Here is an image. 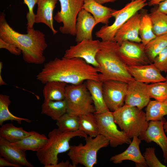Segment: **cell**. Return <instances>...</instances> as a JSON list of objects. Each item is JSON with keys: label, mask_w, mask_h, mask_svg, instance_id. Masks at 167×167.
<instances>
[{"label": "cell", "mask_w": 167, "mask_h": 167, "mask_svg": "<svg viewBox=\"0 0 167 167\" xmlns=\"http://www.w3.org/2000/svg\"><path fill=\"white\" fill-rule=\"evenodd\" d=\"M43 84L58 81L78 84L88 79L99 81L96 68L79 58H55L45 63L36 77Z\"/></svg>", "instance_id": "obj_1"}, {"label": "cell", "mask_w": 167, "mask_h": 167, "mask_svg": "<svg viewBox=\"0 0 167 167\" xmlns=\"http://www.w3.org/2000/svg\"><path fill=\"white\" fill-rule=\"evenodd\" d=\"M4 12L0 14V38L13 45L22 51L24 61L28 63L41 64L46 58L44 51L47 47L45 34L34 28L27 34L15 30L7 23Z\"/></svg>", "instance_id": "obj_2"}, {"label": "cell", "mask_w": 167, "mask_h": 167, "mask_svg": "<svg viewBox=\"0 0 167 167\" xmlns=\"http://www.w3.org/2000/svg\"><path fill=\"white\" fill-rule=\"evenodd\" d=\"M117 45L113 41H101V48L96 57L99 65L96 68L99 73V81L114 80L128 83L135 80L117 54Z\"/></svg>", "instance_id": "obj_3"}, {"label": "cell", "mask_w": 167, "mask_h": 167, "mask_svg": "<svg viewBox=\"0 0 167 167\" xmlns=\"http://www.w3.org/2000/svg\"><path fill=\"white\" fill-rule=\"evenodd\" d=\"M47 143L42 148L36 152V156L40 163L44 167L58 163V155L69 151L71 139L76 136L85 138L87 135L79 130L71 132H63L55 128L48 134Z\"/></svg>", "instance_id": "obj_4"}, {"label": "cell", "mask_w": 167, "mask_h": 167, "mask_svg": "<svg viewBox=\"0 0 167 167\" xmlns=\"http://www.w3.org/2000/svg\"><path fill=\"white\" fill-rule=\"evenodd\" d=\"M113 112L116 124L131 139L142 135L148 126L145 113L136 107L124 105Z\"/></svg>", "instance_id": "obj_5"}, {"label": "cell", "mask_w": 167, "mask_h": 167, "mask_svg": "<svg viewBox=\"0 0 167 167\" xmlns=\"http://www.w3.org/2000/svg\"><path fill=\"white\" fill-rule=\"evenodd\" d=\"M86 143L77 145H71L67 154L73 167L79 164L85 167H92L97 164V155L99 150L107 147L109 140L100 134L92 138H85Z\"/></svg>", "instance_id": "obj_6"}, {"label": "cell", "mask_w": 167, "mask_h": 167, "mask_svg": "<svg viewBox=\"0 0 167 167\" xmlns=\"http://www.w3.org/2000/svg\"><path fill=\"white\" fill-rule=\"evenodd\" d=\"M64 100L67 113L79 116L95 112L91 95L85 82L67 85Z\"/></svg>", "instance_id": "obj_7"}, {"label": "cell", "mask_w": 167, "mask_h": 167, "mask_svg": "<svg viewBox=\"0 0 167 167\" xmlns=\"http://www.w3.org/2000/svg\"><path fill=\"white\" fill-rule=\"evenodd\" d=\"M146 0H135L127 4L122 8L117 10L113 9L112 17L115 18L111 25H105L95 33L97 37L104 41H113L118 29L130 18L148 5Z\"/></svg>", "instance_id": "obj_8"}, {"label": "cell", "mask_w": 167, "mask_h": 167, "mask_svg": "<svg viewBox=\"0 0 167 167\" xmlns=\"http://www.w3.org/2000/svg\"><path fill=\"white\" fill-rule=\"evenodd\" d=\"M61 10L54 17L58 23H62L59 31L64 34L74 36L76 33L77 18L80 11L83 8L84 0H58Z\"/></svg>", "instance_id": "obj_9"}, {"label": "cell", "mask_w": 167, "mask_h": 167, "mask_svg": "<svg viewBox=\"0 0 167 167\" xmlns=\"http://www.w3.org/2000/svg\"><path fill=\"white\" fill-rule=\"evenodd\" d=\"M94 114L97 121L99 134L109 140L111 147L115 148L131 143V139L123 131L118 129L112 112L109 111Z\"/></svg>", "instance_id": "obj_10"}, {"label": "cell", "mask_w": 167, "mask_h": 167, "mask_svg": "<svg viewBox=\"0 0 167 167\" xmlns=\"http://www.w3.org/2000/svg\"><path fill=\"white\" fill-rule=\"evenodd\" d=\"M145 46L141 43L124 41L117 43L116 51L127 66H134L152 63L145 51Z\"/></svg>", "instance_id": "obj_11"}, {"label": "cell", "mask_w": 167, "mask_h": 167, "mask_svg": "<svg viewBox=\"0 0 167 167\" xmlns=\"http://www.w3.org/2000/svg\"><path fill=\"white\" fill-rule=\"evenodd\" d=\"M128 83L109 80L103 82L102 92L105 103L109 110L113 112L124 105Z\"/></svg>", "instance_id": "obj_12"}, {"label": "cell", "mask_w": 167, "mask_h": 167, "mask_svg": "<svg viewBox=\"0 0 167 167\" xmlns=\"http://www.w3.org/2000/svg\"><path fill=\"white\" fill-rule=\"evenodd\" d=\"M101 41L99 40H84L71 46L65 52L63 57L66 58H79L95 68L99 65L96 57L100 49Z\"/></svg>", "instance_id": "obj_13"}, {"label": "cell", "mask_w": 167, "mask_h": 167, "mask_svg": "<svg viewBox=\"0 0 167 167\" xmlns=\"http://www.w3.org/2000/svg\"><path fill=\"white\" fill-rule=\"evenodd\" d=\"M166 121L162 119L149 122L148 126L145 132L139 137L141 140L149 143H155L161 149L165 163H167V137L165 133L163 125Z\"/></svg>", "instance_id": "obj_14"}, {"label": "cell", "mask_w": 167, "mask_h": 167, "mask_svg": "<svg viewBox=\"0 0 167 167\" xmlns=\"http://www.w3.org/2000/svg\"><path fill=\"white\" fill-rule=\"evenodd\" d=\"M147 85L135 80L128 83L124 105L135 107L140 109L146 106L151 99Z\"/></svg>", "instance_id": "obj_15"}, {"label": "cell", "mask_w": 167, "mask_h": 167, "mask_svg": "<svg viewBox=\"0 0 167 167\" xmlns=\"http://www.w3.org/2000/svg\"><path fill=\"white\" fill-rule=\"evenodd\" d=\"M141 18L138 12L133 15L117 31L113 41L118 44L126 41L141 43L139 35Z\"/></svg>", "instance_id": "obj_16"}, {"label": "cell", "mask_w": 167, "mask_h": 167, "mask_svg": "<svg viewBox=\"0 0 167 167\" xmlns=\"http://www.w3.org/2000/svg\"><path fill=\"white\" fill-rule=\"evenodd\" d=\"M127 68L134 79L141 82L150 84L166 80V78L153 63L137 66H127Z\"/></svg>", "instance_id": "obj_17"}, {"label": "cell", "mask_w": 167, "mask_h": 167, "mask_svg": "<svg viewBox=\"0 0 167 167\" xmlns=\"http://www.w3.org/2000/svg\"><path fill=\"white\" fill-rule=\"evenodd\" d=\"M141 140L138 137L135 136L129 145L124 151L112 156L110 161L113 163L118 164L123 161L128 160L135 162L137 167H147L144 156L141 154L139 145Z\"/></svg>", "instance_id": "obj_18"}, {"label": "cell", "mask_w": 167, "mask_h": 167, "mask_svg": "<svg viewBox=\"0 0 167 167\" xmlns=\"http://www.w3.org/2000/svg\"><path fill=\"white\" fill-rule=\"evenodd\" d=\"M96 25L93 16L82 8L77 18L75 41L78 43L84 40L92 39V32Z\"/></svg>", "instance_id": "obj_19"}, {"label": "cell", "mask_w": 167, "mask_h": 167, "mask_svg": "<svg viewBox=\"0 0 167 167\" xmlns=\"http://www.w3.org/2000/svg\"><path fill=\"white\" fill-rule=\"evenodd\" d=\"M25 151L0 137V155L9 161L22 166L33 167L27 160Z\"/></svg>", "instance_id": "obj_20"}, {"label": "cell", "mask_w": 167, "mask_h": 167, "mask_svg": "<svg viewBox=\"0 0 167 167\" xmlns=\"http://www.w3.org/2000/svg\"><path fill=\"white\" fill-rule=\"evenodd\" d=\"M57 1L58 0H38L35 19V23L45 24L54 35L58 32L54 28L53 19L54 10Z\"/></svg>", "instance_id": "obj_21"}, {"label": "cell", "mask_w": 167, "mask_h": 167, "mask_svg": "<svg viewBox=\"0 0 167 167\" xmlns=\"http://www.w3.org/2000/svg\"><path fill=\"white\" fill-rule=\"evenodd\" d=\"M83 8L93 15L96 24L101 23L108 25L113 9L103 6L95 0H84Z\"/></svg>", "instance_id": "obj_22"}, {"label": "cell", "mask_w": 167, "mask_h": 167, "mask_svg": "<svg viewBox=\"0 0 167 167\" xmlns=\"http://www.w3.org/2000/svg\"><path fill=\"white\" fill-rule=\"evenodd\" d=\"M29 135L19 141L11 143L15 147L25 151L30 150L37 151L46 144L48 138L43 134L34 131H30Z\"/></svg>", "instance_id": "obj_23"}, {"label": "cell", "mask_w": 167, "mask_h": 167, "mask_svg": "<svg viewBox=\"0 0 167 167\" xmlns=\"http://www.w3.org/2000/svg\"><path fill=\"white\" fill-rule=\"evenodd\" d=\"M85 83L93 102L95 109L94 113H105L109 111L104 99L102 92L103 82L88 79L85 81Z\"/></svg>", "instance_id": "obj_24"}, {"label": "cell", "mask_w": 167, "mask_h": 167, "mask_svg": "<svg viewBox=\"0 0 167 167\" xmlns=\"http://www.w3.org/2000/svg\"><path fill=\"white\" fill-rule=\"evenodd\" d=\"M45 84L43 90L44 101L64 100L67 83L58 81H53L48 82Z\"/></svg>", "instance_id": "obj_25"}, {"label": "cell", "mask_w": 167, "mask_h": 167, "mask_svg": "<svg viewBox=\"0 0 167 167\" xmlns=\"http://www.w3.org/2000/svg\"><path fill=\"white\" fill-rule=\"evenodd\" d=\"M41 113L57 120L67 113V107L65 100L58 101H44L41 106Z\"/></svg>", "instance_id": "obj_26"}, {"label": "cell", "mask_w": 167, "mask_h": 167, "mask_svg": "<svg viewBox=\"0 0 167 167\" xmlns=\"http://www.w3.org/2000/svg\"><path fill=\"white\" fill-rule=\"evenodd\" d=\"M30 134V131L16 127L12 123L2 125L0 128V137L11 143L18 142Z\"/></svg>", "instance_id": "obj_27"}, {"label": "cell", "mask_w": 167, "mask_h": 167, "mask_svg": "<svg viewBox=\"0 0 167 167\" xmlns=\"http://www.w3.org/2000/svg\"><path fill=\"white\" fill-rule=\"evenodd\" d=\"M145 111L146 119L148 122L161 120L164 116H167V100H150Z\"/></svg>", "instance_id": "obj_28"}, {"label": "cell", "mask_w": 167, "mask_h": 167, "mask_svg": "<svg viewBox=\"0 0 167 167\" xmlns=\"http://www.w3.org/2000/svg\"><path fill=\"white\" fill-rule=\"evenodd\" d=\"M143 9L140 10L141 18L139 35L141 40V43L145 46L156 36L153 32L152 23L149 14L147 13V10Z\"/></svg>", "instance_id": "obj_29"}, {"label": "cell", "mask_w": 167, "mask_h": 167, "mask_svg": "<svg viewBox=\"0 0 167 167\" xmlns=\"http://www.w3.org/2000/svg\"><path fill=\"white\" fill-rule=\"evenodd\" d=\"M149 15L156 36L167 34V15L159 11L157 6L153 8Z\"/></svg>", "instance_id": "obj_30"}, {"label": "cell", "mask_w": 167, "mask_h": 167, "mask_svg": "<svg viewBox=\"0 0 167 167\" xmlns=\"http://www.w3.org/2000/svg\"><path fill=\"white\" fill-rule=\"evenodd\" d=\"M79 116V130L92 138L99 135L98 127L94 113H88Z\"/></svg>", "instance_id": "obj_31"}, {"label": "cell", "mask_w": 167, "mask_h": 167, "mask_svg": "<svg viewBox=\"0 0 167 167\" xmlns=\"http://www.w3.org/2000/svg\"><path fill=\"white\" fill-rule=\"evenodd\" d=\"M11 101L10 96L6 95L0 94V125L7 120L15 121L19 124L25 121L30 123L32 121L29 119L16 116L11 113L9 109V106Z\"/></svg>", "instance_id": "obj_32"}, {"label": "cell", "mask_w": 167, "mask_h": 167, "mask_svg": "<svg viewBox=\"0 0 167 167\" xmlns=\"http://www.w3.org/2000/svg\"><path fill=\"white\" fill-rule=\"evenodd\" d=\"M167 47V34L156 36L145 46L147 55L152 63L155 57Z\"/></svg>", "instance_id": "obj_33"}, {"label": "cell", "mask_w": 167, "mask_h": 167, "mask_svg": "<svg viewBox=\"0 0 167 167\" xmlns=\"http://www.w3.org/2000/svg\"><path fill=\"white\" fill-rule=\"evenodd\" d=\"M56 121L58 129L62 132H71L79 130V116L67 112Z\"/></svg>", "instance_id": "obj_34"}, {"label": "cell", "mask_w": 167, "mask_h": 167, "mask_svg": "<svg viewBox=\"0 0 167 167\" xmlns=\"http://www.w3.org/2000/svg\"><path fill=\"white\" fill-rule=\"evenodd\" d=\"M147 87L151 98L159 101L167 100V80L148 84Z\"/></svg>", "instance_id": "obj_35"}, {"label": "cell", "mask_w": 167, "mask_h": 167, "mask_svg": "<svg viewBox=\"0 0 167 167\" xmlns=\"http://www.w3.org/2000/svg\"><path fill=\"white\" fill-rule=\"evenodd\" d=\"M155 148L153 147H148L145 149L144 157L148 167H166L157 157L155 153Z\"/></svg>", "instance_id": "obj_36"}, {"label": "cell", "mask_w": 167, "mask_h": 167, "mask_svg": "<svg viewBox=\"0 0 167 167\" xmlns=\"http://www.w3.org/2000/svg\"><path fill=\"white\" fill-rule=\"evenodd\" d=\"M38 0H24V3L28 6V11L26 15L27 20V30L32 29L35 23V14L34 12V6Z\"/></svg>", "instance_id": "obj_37"}, {"label": "cell", "mask_w": 167, "mask_h": 167, "mask_svg": "<svg viewBox=\"0 0 167 167\" xmlns=\"http://www.w3.org/2000/svg\"><path fill=\"white\" fill-rule=\"evenodd\" d=\"M152 63L161 72H167V47L155 57Z\"/></svg>", "instance_id": "obj_38"}, {"label": "cell", "mask_w": 167, "mask_h": 167, "mask_svg": "<svg viewBox=\"0 0 167 167\" xmlns=\"http://www.w3.org/2000/svg\"><path fill=\"white\" fill-rule=\"evenodd\" d=\"M0 48L7 50L11 54L19 55L22 54L21 51L15 46L7 43L0 38Z\"/></svg>", "instance_id": "obj_39"}, {"label": "cell", "mask_w": 167, "mask_h": 167, "mask_svg": "<svg viewBox=\"0 0 167 167\" xmlns=\"http://www.w3.org/2000/svg\"><path fill=\"white\" fill-rule=\"evenodd\" d=\"M11 166L13 167H21V166L12 163L6 160L4 158L0 157V167Z\"/></svg>", "instance_id": "obj_40"}, {"label": "cell", "mask_w": 167, "mask_h": 167, "mask_svg": "<svg viewBox=\"0 0 167 167\" xmlns=\"http://www.w3.org/2000/svg\"><path fill=\"white\" fill-rule=\"evenodd\" d=\"M157 5L159 11L167 15V0L160 2Z\"/></svg>", "instance_id": "obj_41"}, {"label": "cell", "mask_w": 167, "mask_h": 167, "mask_svg": "<svg viewBox=\"0 0 167 167\" xmlns=\"http://www.w3.org/2000/svg\"><path fill=\"white\" fill-rule=\"evenodd\" d=\"M49 167H73V166L68 161H67L65 162L62 161L56 165H50Z\"/></svg>", "instance_id": "obj_42"}, {"label": "cell", "mask_w": 167, "mask_h": 167, "mask_svg": "<svg viewBox=\"0 0 167 167\" xmlns=\"http://www.w3.org/2000/svg\"><path fill=\"white\" fill-rule=\"evenodd\" d=\"M166 0H150L148 3L149 6H155L158 5L160 2Z\"/></svg>", "instance_id": "obj_43"}, {"label": "cell", "mask_w": 167, "mask_h": 167, "mask_svg": "<svg viewBox=\"0 0 167 167\" xmlns=\"http://www.w3.org/2000/svg\"><path fill=\"white\" fill-rule=\"evenodd\" d=\"M2 67V62H0V85H6V84L3 80L2 75L1 73Z\"/></svg>", "instance_id": "obj_44"}, {"label": "cell", "mask_w": 167, "mask_h": 167, "mask_svg": "<svg viewBox=\"0 0 167 167\" xmlns=\"http://www.w3.org/2000/svg\"><path fill=\"white\" fill-rule=\"evenodd\" d=\"M97 2L101 4H103L105 3H106L109 2H114L117 0H95Z\"/></svg>", "instance_id": "obj_45"}, {"label": "cell", "mask_w": 167, "mask_h": 167, "mask_svg": "<svg viewBox=\"0 0 167 167\" xmlns=\"http://www.w3.org/2000/svg\"><path fill=\"white\" fill-rule=\"evenodd\" d=\"M163 127L165 132L167 133V121L164 122Z\"/></svg>", "instance_id": "obj_46"}, {"label": "cell", "mask_w": 167, "mask_h": 167, "mask_svg": "<svg viewBox=\"0 0 167 167\" xmlns=\"http://www.w3.org/2000/svg\"><path fill=\"white\" fill-rule=\"evenodd\" d=\"M147 1H150V0H146Z\"/></svg>", "instance_id": "obj_47"}, {"label": "cell", "mask_w": 167, "mask_h": 167, "mask_svg": "<svg viewBox=\"0 0 167 167\" xmlns=\"http://www.w3.org/2000/svg\"><path fill=\"white\" fill-rule=\"evenodd\" d=\"M135 0H131V1H134Z\"/></svg>", "instance_id": "obj_48"}, {"label": "cell", "mask_w": 167, "mask_h": 167, "mask_svg": "<svg viewBox=\"0 0 167 167\" xmlns=\"http://www.w3.org/2000/svg\"><path fill=\"white\" fill-rule=\"evenodd\" d=\"M166 80H167V77H166Z\"/></svg>", "instance_id": "obj_49"}]
</instances>
